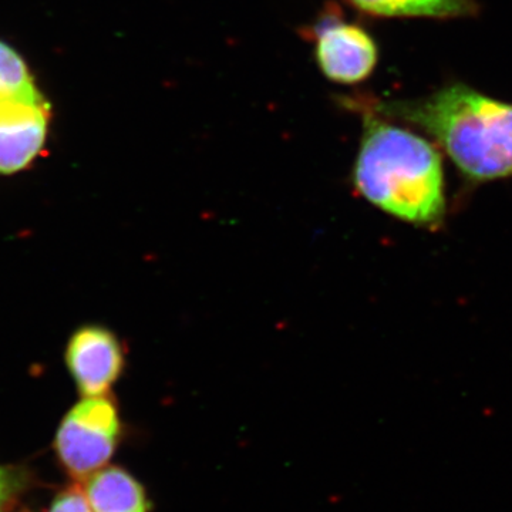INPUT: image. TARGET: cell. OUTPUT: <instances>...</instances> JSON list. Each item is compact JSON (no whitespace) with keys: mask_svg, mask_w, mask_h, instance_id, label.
Masks as SVG:
<instances>
[{"mask_svg":"<svg viewBox=\"0 0 512 512\" xmlns=\"http://www.w3.org/2000/svg\"><path fill=\"white\" fill-rule=\"evenodd\" d=\"M93 512H147L144 488L119 467L104 468L87 480L84 488Z\"/></svg>","mask_w":512,"mask_h":512,"instance_id":"7","label":"cell"},{"mask_svg":"<svg viewBox=\"0 0 512 512\" xmlns=\"http://www.w3.org/2000/svg\"><path fill=\"white\" fill-rule=\"evenodd\" d=\"M0 96L13 99L40 100L45 97L36 87L22 56L0 40Z\"/></svg>","mask_w":512,"mask_h":512,"instance_id":"9","label":"cell"},{"mask_svg":"<svg viewBox=\"0 0 512 512\" xmlns=\"http://www.w3.org/2000/svg\"><path fill=\"white\" fill-rule=\"evenodd\" d=\"M49 512H93L86 494L79 488L72 487L57 494Z\"/></svg>","mask_w":512,"mask_h":512,"instance_id":"11","label":"cell"},{"mask_svg":"<svg viewBox=\"0 0 512 512\" xmlns=\"http://www.w3.org/2000/svg\"><path fill=\"white\" fill-rule=\"evenodd\" d=\"M345 103L363 117L353 168L356 191L390 217L417 227H439L447 202L443 157L437 147L356 99Z\"/></svg>","mask_w":512,"mask_h":512,"instance_id":"1","label":"cell"},{"mask_svg":"<svg viewBox=\"0 0 512 512\" xmlns=\"http://www.w3.org/2000/svg\"><path fill=\"white\" fill-rule=\"evenodd\" d=\"M66 363L84 397L104 396L123 375L126 349L110 329L83 326L69 340Z\"/></svg>","mask_w":512,"mask_h":512,"instance_id":"5","label":"cell"},{"mask_svg":"<svg viewBox=\"0 0 512 512\" xmlns=\"http://www.w3.org/2000/svg\"><path fill=\"white\" fill-rule=\"evenodd\" d=\"M356 100L387 120L429 134L468 183L512 177V103L463 83L448 84L420 99Z\"/></svg>","mask_w":512,"mask_h":512,"instance_id":"2","label":"cell"},{"mask_svg":"<svg viewBox=\"0 0 512 512\" xmlns=\"http://www.w3.org/2000/svg\"><path fill=\"white\" fill-rule=\"evenodd\" d=\"M353 8L377 18H467L478 12L474 0H345Z\"/></svg>","mask_w":512,"mask_h":512,"instance_id":"8","label":"cell"},{"mask_svg":"<svg viewBox=\"0 0 512 512\" xmlns=\"http://www.w3.org/2000/svg\"><path fill=\"white\" fill-rule=\"evenodd\" d=\"M120 434L119 410L113 400L106 396L84 397L57 429V458L76 480L92 477L113 457Z\"/></svg>","mask_w":512,"mask_h":512,"instance_id":"3","label":"cell"},{"mask_svg":"<svg viewBox=\"0 0 512 512\" xmlns=\"http://www.w3.org/2000/svg\"><path fill=\"white\" fill-rule=\"evenodd\" d=\"M49 120L50 107L45 99L0 96V174L25 170L39 157Z\"/></svg>","mask_w":512,"mask_h":512,"instance_id":"6","label":"cell"},{"mask_svg":"<svg viewBox=\"0 0 512 512\" xmlns=\"http://www.w3.org/2000/svg\"><path fill=\"white\" fill-rule=\"evenodd\" d=\"M303 35L315 43L316 63L330 82L362 83L375 72L379 60L375 39L362 26L346 22L335 3H328Z\"/></svg>","mask_w":512,"mask_h":512,"instance_id":"4","label":"cell"},{"mask_svg":"<svg viewBox=\"0 0 512 512\" xmlns=\"http://www.w3.org/2000/svg\"><path fill=\"white\" fill-rule=\"evenodd\" d=\"M32 476L26 468L0 464V512H10L28 491Z\"/></svg>","mask_w":512,"mask_h":512,"instance_id":"10","label":"cell"}]
</instances>
